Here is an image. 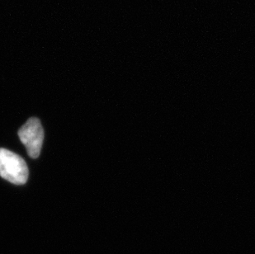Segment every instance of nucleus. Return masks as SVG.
<instances>
[{
    "mask_svg": "<svg viewBox=\"0 0 255 254\" xmlns=\"http://www.w3.org/2000/svg\"><path fill=\"white\" fill-rule=\"evenodd\" d=\"M28 168L18 154L0 149V176L15 185L25 184L28 178Z\"/></svg>",
    "mask_w": 255,
    "mask_h": 254,
    "instance_id": "f257e3e1",
    "label": "nucleus"
},
{
    "mask_svg": "<svg viewBox=\"0 0 255 254\" xmlns=\"http://www.w3.org/2000/svg\"><path fill=\"white\" fill-rule=\"evenodd\" d=\"M18 136L26 147L29 157L38 158L44 139L43 128L38 118L28 119L18 130Z\"/></svg>",
    "mask_w": 255,
    "mask_h": 254,
    "instance_id": "f03ea898",
    "label": "nucleus"
}]
</instances>
